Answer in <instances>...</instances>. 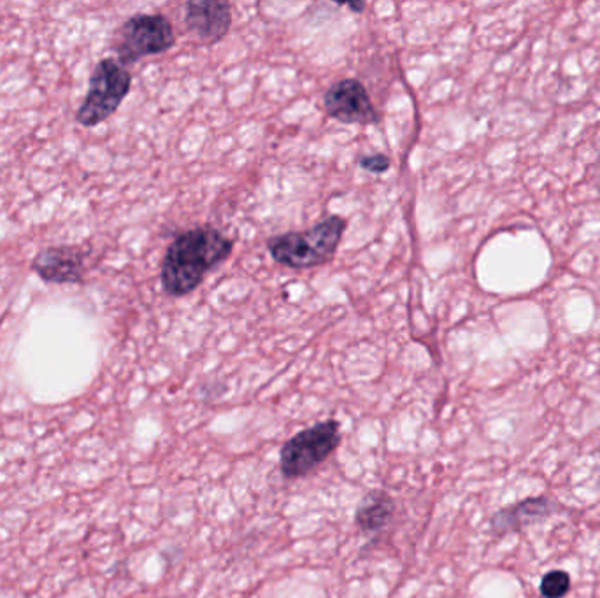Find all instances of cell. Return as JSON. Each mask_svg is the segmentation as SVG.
<instances>
[{"instance_id": "6da1fadb", "label": "cell", "mask_w": 600, "mask_h": 598, "mask_svg": "<svg viewBox=\"0 0 600 598\" xmlns=\"http://www.w3.org/2000/svg\"><path fill=\"white\" fill-rule=\"evenodd\" d=\"M234 240L213 227H199L180 234L162 261V285L169 296L185 297L201 287L207 272L227 260Z\"/></svg>"}, {"instance_id": "7a4b0ae2", "label": "cell", "mask_w": 600, "mask_h": 598, "mask_svg": "<svg viewBox=\"0 0 600 598\" xmlns=\"http://www.w3.org/2000/svg\"><path fill=\"white\" fill-rule=\"evenodd\" d=\"M345 230L346 219L330 216L304 233L271 237L267 248L271 257L279 266L291 269H313L324 266L334 258Z\"/></svg>"}, {"instance_id": "3957f363", "label": "cell", "mask_w": 600, "mask_h": 598, "mask_svg": "<svg viewBox=\"0 0 600 598\" xmlns=\"http://www.w3.org/2000/svg\"><path fill=\"white\" fill-rule=\"evenodd\" d=\"M340 444V425L337 420H327L298 432L283 444L279 468L286 480L309 476L324 465Z\"/></svg>"}, {"instance_id": "277c9868", "label": "cell", "mask_w": 600, "mask_h": 598, "mask_svg": "<svg viewBox=\"0 0 600 598\" xmlns=\"http://www.w3.org/2000/svg\"><path fill=\"white\" fill-rule=\"evenodd\" d=\"M132 76L120 62L104 59L95 65L83 104L77 113V122L83 127H95L113 116L131 92Z\"/></svg>"}, {"instance_id": "5b68a950", "label": "cell", "mask_w": 600, "mask_h": 598, "mask_svg": "<svg viewBox=\"0 0 600 598\" xmlns=\"http://www.w3.org/2000/svg\"><path fill=\"white\" fill-rule=\"evenodd\" d=\"M174 44L176 35L164 14H135L120 27L114 38V51L122 64L160 55Z\"/></svg>"}, {"instance_id": "8992f818", "label": "cell", "mask_w": 600, "mask_h": 598, "mask_svg": "<svg viewBox=\"0 0 600 598\" xmlns=\"http://www.w3.org/2000/svg\"><path fill=\"white\" fill-rule=\"evenodd\" d=\"M325 113L346 125H374L379 114L370 101L366 86L357 80L337 81L324 97Z\"/></svg>"}, {"instance_id": "52a82bcc", "label": "cell", "mask_w": 600, "mask_h": 598, "mask_svg": "<svg viewBox=\"0 0 600 598\" xmlns=\"http://www.w3.org/2000/svg\"><path fill=\"white\" fill-rule=\"evenodd\" d=\"M32 270L47 282L68 285L81 282L84 276V254L77 246H51L39 251Z\"/></svg>"}, {"instance_id": "ba28073f", "label": "cell", "mask_w": 600, "mask_h": 598, "mask_svg": "<svg viewBox=\"0 0 600 598\" xmlns=\"http://www.w3.org/2000/svg\"><path fill=\"white\" fill-rule=\"evenodd\" d=\"M186 29L202 44H214L228 34L232 8L228 2H189L185 14Z\"/></svg>"}, {"instance_id": "9c48e42d", "label": "cell", "mask_w": 600, "mask_h": 598, "mask_svg": "<svg viewBox=\"0 0 600 598\" xmlns=\"http://www.w3.org/2000/svg\"><path fill=\"white\" fill-rule=\"evenodd\" d=\"M555 509H557V504H553L550 498H529V501L520 502L517 506L499 511L491 518V530L496 532L497 535L521 530L530 523L538 522V519L553 513Z\"/></svg>"}, {"instance_id": "30bf717a", "label": "cell", "mask_w": 600, "mask_h": 598, "mask_svg": "<svg viewBox=\"0 0 600 598\" xmlns=\"http://www.w3.org/2000/svg\"><path fill=\"white\" fill-rule=\"evenodd\" d=\"M395 501L390 493L383 489H370L366 497L362 498L360 506L355 514V523L358 530L364 534H378L388 527L394 518Z\"/></svg>"}, {"instance_id": "8fae6325", "label": "cell", "mask_w": 600, "mask_h": 598, "mask_svg": "<svg viewBox=\"0 0 600 598\" xmlns=\"http://www.w3.org/2000/svg\"><path fill=\"white\" fill-rule=\"evenodd\" d=\"M571 590V577L563 570H551L541 581V595L545 598H562Z\"/></svg>"}, {"instance_id": "7c38bea8", "label": "cell", "mask_w": 600, "mask_h": 598, "mask_svg": "<svg viewBox=\"0 0 600 598\" xmlns=\"http://www.w3.org/2000/svg\"><path fill=\"white\" fill-rule=\"evenodd\" d=\"M390 158L383 153H376V155L364 156L360 161L362 169L369 171L373 174L387 173L390 169Z\"/></svg>"}, {"instance_id": "4fadbf2b", "label": "cell", "mask_w": 600, "mask_h": 598, "mask_svg": "<svg viewBox=\"0 0 600 598\" xmlns=\"http://www.w3.org/2000/svg\"><path fill=\"white\" fill-rule=\"evenodd\" d=\"M348 8H352L353 11H364V8H366V6H364V4H348Z\"/></svg>"}]
</instances>
